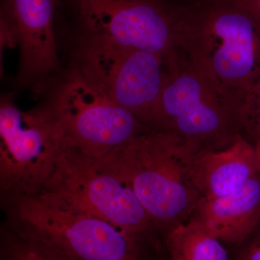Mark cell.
Wrapping results in <instances>:
<instances>
[{
  "label": "cell",
  "mask_w": 260,
  "mask_h": 260,
  "mask_svg": "<svg viewBox=\"0 0 260 260\" xmlns=\"http://www.w3.org/2000/svg\"><path fill=\"white\" fill-rule=\"evenodd\" d=\"M258 172L255 145L242 133L223 148L200 149L191 167L200 198H221L239 189Z\"/></svg>",
  "instance_id": "obj_11"
},
{
  "label": "cell",
  "mask_w": 260,
  "mask_h": 260,
  "mask_svg": "<svg viewBox=\"0 0 260 260\" xmlns=\"http://www.w3.org/2000/svg\"><path fill=\"white\" fill-rule=\"evenodd\" d=\"M168 246L173 260H230L223 243L192 218L172 228Z\"/></svg>",
  "instance_id": "obj_13"
},
{
  "label": "cell",
  "mask_w": 260,
  "mask_h": 260,
  "mask_svg": "<svg viewBox=\"0 0 260 260\" xmlns=\"http://www.w3.org/2000/svg\"><path fill=\"white\" fill-rule=\"evenodd\" d=\"M176 51L239 111L260 78V24L231 2L188 5Z\"/></svg>",
  "instance_id": "obj_1"
},
{
  "label": "cell",
  "mask_w": 260,
  "mask_h": 260,
  "mask_svg": "<svg viewBox=\"0 0 260 260\" xmlns=\"http://www.w3.org/2000/svg\"><path fill=\"white\" fill-rule=\"evenodd\" d=\"M56 0H3L2 37L20 48L19 81L44 82L59 68L54 20Z\"/></svg>",
  "instance_id": "obj_10"
},
{
  "label": "cell",
  "mask_w": 260,
  "mask_h": 260,
  "mask_svg": "<svg viewBox=\"0 0 260 260\" xmlns=\"http://www.w3.org/2000/svg\"><path fill=\"white\" fill-rule=\"evenodd\" d=\"M189 218L223 244L245 242L260 224V174L225 196L200 198Z\"/></svg>",
  "instance_id": "obj_12"
},
{
  "label": "cell",
  "mask_w": 260,
  "mask_h": 260,
  "mask_svg": "<svg viewBox=\"0 0 260 260\" xmlns=\"http://www.w3.org/2000/svg\"><path fill=\"white\" fill-rule=\"evenodd\" d=\"M167 62L155 129L174 133L200 149L232 143L242 131L239 107L177 51Z\"/></svg>",
  "instance_id": "obj_4"
},
{
  "label": "cell",
  "mask_w": 260,
  "mask_h": 260,
  "mask_svg": "<svg viewBox=\"0 0 260 260\" xmlns=\"http://www.w3.org/2000/svg\"><path fill=\"white\" fill-rule=\"evenodd\" d=\"M199 147L159 129L138 135L106 158L125 178L157 229L189 218L200 198L191 167Z\"/></svg>",
  "instance_id": "obj_3"
},
{
  "label": "cell",
  "mask_w": 260,
  "mask_h": 260,
  "mask_svg": "<svg viewBox=\"0 0 260 260\" xmlns=\"http://www.w3.org/2000/svg\"><path fill=\"white\" fill-rule=\"evenodd\" d=\"M0 254L3 260H78L37 238L1 225Z\"/></svg>",
  "instance_id": "obj_14"
},
{
  "label": "cell",
  "mask_w": 260,
  "mask_h": 260,
  "mask_svg": "<svg viewBox=\"0 0 260 260\" xmlns=\"http://www.w3.org/2000/svg\"><path fill=\"white\" fill-rule=\"evenodd\" d=\"M210 1L214 2H231L232 0H210Z\"/></svg>",
  "instance_id": "obj_19"
},
{
  "label": "cell",
  "mask_w": 260,
  "mask_h": 260,
  "mask_svg": "<svg viewBox=\"0 0 260 260\" xmlns=\"http://www.w3.org/2000/svg\"><path fill=\"white\" fill-rule=\"evenodd\" d=\"M245 242L240 260H260V224Z\"/></svg>",
  "instance_id": "obj_16"
},
{
  "label": "cell",
  "mask_w": 260,
  "mask_h": 260,
  "mask_svg": "<svg viewBox=\"0 0 260 260\" xmlns=\"http://www.w3.org/2000/svg\"><path fill=\"white\" fill-rule=\"evenodd\" d=\"M1 225L78 260H144L150 238L127 232L57 193L1 194Z\"/></svg>",
  "instance_id": "obj_2"
},
{
  "label": "cell",
  "mask_w": 260,
  "mask_h": 260,
  "mask_svg": "<svg viewBox=\"0 0 260 260\" xmlns=\"http://www.w3.org/2000/svg\"><path fill=\"white\" fill-rule=\"evenodd\" d=\"M49 107L75 145L95 158H105L151 129L74 70L56 89Z\"/></svg>",
  "instance_id": "obj_9"
},
{
  "label": "cell",
  "mask_w": 260,
  "mask_h": 260,
  "mask_svg": "<svg viewBox=\"0 0 260 260\" xmlns=\"http://www.w3.org/2000/svg\"><path fill=\"white\" fill-rule=\"evenodd\" d=\"M82 37L126 49L170 55L186 5L169 0H72Z\"/></svg>",
  "instance_id": "obj_7"
},
{
  "label": "cell",
  "mask_w": 260,
  "mask_h": 260,
  "mask_svg": "<svg viewBox=\"0 0 260 260\" xmlns=\"http://www.w3.org/2000/svg\"><path fill=\"white\" fill-rule=\"evenodd\" d=\"M43 190L57 193L133 234L150 238L156 228L115 166L75 144L65 150Z\"/></svg>",
  "instance_id": "obj_8"
},
{
  "label": "cell",
  "mask_w": 260,
  "mask_h": 260,
  "mask_svg": "<svg viewBox=\"0 0 260 260\" xmlns=\"http://www.w3.org/2000/svg\"><path fill=\"white\" fill-rule=\"evenodd\" d=\"M231 3L249 12L260 24V0H232Z\"/></svg>",
  "instance_id": "obj_17"
},
{
  "label": "cell",
  "mask_w": 260,
  "mask_h": 260,
  "mask_svg": "<svg viewBox=\"0 0 260 260\" xmlns=\"http://www.w3.org/2000/svg\"><path fill=\"white\" fill-rule=\"evenodd\" d=\"M255 145L256 161H257L258 172L260 174V141L254 144Z\"/></svg>",
  "instance_id": "obj_18"
},
{
  "label": "cell",
  "mask_w": 260,
  "mask_h": 260,
  "mask_svg": "<svg viewBox=\"0 0 260 260\" xmlns=\"http://www.w3.org/2000/svg\"><path fill=\"white\" fill-rule=\"evenodd\" d=\"M240 120L246 138L254 144L260 141V78L243 102Z\"/></svg>",
  "instance_id": "obj_15"
},
{
  "label": "cell",
  "mask_w": 260,
  "mask_h": 260,
  "mask_svg": "<svg viewBox=\"0 0 260 260\" xmlns=\"http://www.w3.org/2000/svg\"><path fill=\"white\" fill-rule=\"evenodd\" d=\"M75 71L113 102L155 129L167 57L82 37Z\"/></svg>",
  "instance_id": "obj_6"
},
{
  "label": "cell",
  "mask_w": 260,
  "mask_h": 260,
  "mask_svg": "<svg viewBox=\"0 0 260 260\" xmlns=\"http://www.w3.org/2000/svg\"><path fill=\"white\" fill-rule=\"evenodd\" d=\"M75 144L49 106L23 112L9 98L0 104V194L45 187L65 150Z\"/></svg>",
  "instance_id": "obj_5"
},
{
  "label": "cell",
  "mask_w": 260,
  "mask_h": 260,
  "mask_svg": "<svg viewBox=\"0 0 260 260\" xmlns=\"http://www.w3.org/2000/svg\"><path fill=\"white\" fill-rule=\"evenodd\" d=\"M0 260H3V259H0Z\"/></svg>",
  "instance_id": "obj_20"
}]
</instances>
